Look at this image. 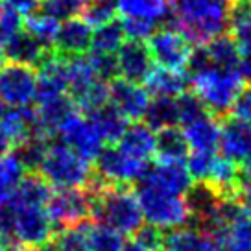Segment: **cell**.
<instances>
[{"instance_id": "6da1fadb", "label": "cell", "mask_w": 251, "mask_h": 251, "mask_svg": "<svg viewBox=\"0 0 251 251\" xmlns=\"http://www.w3.org/2000/svg\"><path fill=\"white\" fill-rule=\"evenodd\" d=\"M235 0H176L168 23L190 43L207 45L226 33Z\"/></svg>"}, {"instance_id": "7a4b0ae2", "label": "cell", "mask_w": 251, "mask_h": 251, "mask_svg": "<svg viewBox=\"0 0 251 251\" xmlns=\"http://www.w3.org/2000/svg\"><path fill=\"white\" fill-rule=\"evenodd\" d=\"M91 220L109 226L120 235H133L144 224L137 194L127 185H103L98 188Z\"/></svg>"}, {"instance_id": "3957f363", "label": "cell", "mask_w": 251, "mask_h": 251, "mask_svg": "<svg viewBox=\"0 0 251 251\" xmlns=\"http://www.w3.org/2000/svg\"><path fill=\"white\" fill-rule=\"evenodd\" d=\"M190 85L205 109L224 118L229 115L236 94L244 87V78L238 69H220L211 65L190 74Z\"/></svg>"}, {"instance_id": "277c9868", "label": "cell", "mask_w": 251, "mask_h": 251, "mask_svg": "<svg viewBox=\"0 0 251 251\" xmlns=\"http://www.w3.org/2000/svg\"><path fill=\"white\" fill-rule=\"evenodd\" d=\"M37 172L43 176L50 187L54 188H72L85 187L93 179V165L65 146L61 141L52 139L47 150V155L39 165Z\"/></svg>"}, {"instance_id": "5b68a950", "label": "cell", "mask_w": 251, "mask_h": 251, "mask_svg": "<svg viewBox=\"0 0 251 251\" xmlns=\"http://www.w3.org/2000/svg\"><path fill=\"white\" fill-rule=\"evenodd\" d=\"M135 194H137L144 220L163 231L165 229H179L187 226V222L190 220L183 196L166 192L163 188L148 183L146 179L139 181Z\"/></svg>"}, {"instance_id": "8992f818", "label": "cell", "mask_w": 251, "mask_h": 251, "mask_svg": "<svg viewBox=\"0 0 251 251\" xmlns=\"http://www.w3.org/2000/svg\"><path fill=\"white\" fill-rule=\"evenodd\" d=\"M96 190L91 185L72 188H55L45 209L54 226V231L74 227L91 220Z\"/></svg>"}, {"instance_id": "52a82bcc", "label": "cell", "mask_w": 251, "mask_h": 251, "mask_svg": "<svg viewBox=\"0 0 251 251\" xmlns=\"http://www.w3.org/2000/svg\"><path fill=\"white\" fill-rule=\"evenodd\" d=\"M93 163L94 176L107 185H129L135 181H141L150 168L148 161L126 153L118 144L102 148Z\"/></svg>"}, {"instance_id": "ba28073f", "label": "cell", "mask_w": 251, "mask_h": 251, "mask_svg": "<svg viewBox=\"0 0 251 251\" xmlns=\"http://www.w3.org/2000/svg\"><path fill=\"white\" fill-rule=\"evenodd\" d=\"M37 74L33 67L4 61L0 65V102L8 107H24L35 100Z\"/></svg>"}, {"instance_id": "9c48e42d", "label": "cell", "mask_w": 251, "mask_h": 251, "mask_svg": "<svg viewBox=\"0 0 251 251\" xmlns=\"http://www.w3.org/2000/svg\"><path fill=\"white\" fill-rule=\"evenodd\" d=\"M54 233V226L48 218L45 207H15V244L23 248H45L52 240Z\"/></svg>"}, {"instance_id": "30bf717a", "label": "cell", "mask_w": 251, "mask_h": 251, "mask_svg": "<svg viewBox=\"0 0 251 251\" xmlns=\"http://www.w3.org/2000/svg\"><path fill=\"white\" fill-rule=\"evenodd\" d=\"M146 41L151 59L159 63V67L176 71H183L187 67L192 47L177 30L161 28L153 31Z\"/></svg>"}, {"instance_id": "8fae6325", "label": "cell", "mask_w": 251, "mask_h": 251, "mask_svg": "<svg viewBox=\"0 0 251 251\" xmlns=\"http://www.w3.org/2000/svg\"><path fill=\"white\" fill-rule=\"evenodd\" d=\"M55 137H59V141L65 146H69L72 151H76L79 157H83L89 163H93L105 144L98 133V129L91 122V118L79 117V115H74L57 131Z\"/></svg>"}, {"instance_id": "7c38bea8", "label": "cell", "mask_w": 251, "mask_h": 251, "mask_svg": "<svg viewBox=\"0 0 251 251\" xmlns=\"http://www.w3.org/2000/svg\"><path fill=\"white\" fill-rule=\"evenodd\" d=\"M109 103L124 115L127 122H139L148 109L150 94L139 83L115 78L109 81Z\"/></svg>"}, {"instance_id": "4fadbf2b", "label": "cell", "mask_w": 251, "mask_h": 251, "mask_svg": "<svg viewBox=\"0 0 251 251\" xmlns=\"http://www.w3.org/2000/svg\"><path fill=\"white\" fill-rule=\"evenodd\" d=\"M118 76L131 83H144L150 71L153 69V59L144 41L126 39L117 50Z\"/></svg>"}, {"instance_id": "5bb4252c", "label": "cell", "mask_w": 251, "mask_h": 251, "mask_svg": "<svg viewBox=\"0 0 251 251\" xmlns=\"http://www.w3.org/2000/svg\"><path fill=\"white\" fill-rule=\"evenodd\" d=\"M91 39H93V28L81 17H71L59 23L52 48L55 54L63 57L87 55L91 50Z\"/></svg>"}, {"instance_id": "9a60e30c", "label": "cell", "mask_w": 251, "mask_h": 251, "mask_svg": "<svg viewBox=\"0 0 251 251\" xmlns=\"http://www.w3.org/2000/svg\"><path fill=\"white\" fill-rule=\"evenodd\" d=\"M224 118L226 120L220 122L218 148L222 150V157L238 165L251 155V124L235 117Z\"/></svg>"}, {"instance_id": "2e32d148", "label": "cell", "mask_w": 251, "mask_h": 251, "mask_svg": "<svg viewBox=\"0 0 251 251\" xmlns=\"http://www.w3.org/2000/svg\"><path fill=\"white\" fill-rule=\"evenodd\" d=\"M52 52V48L45 47L43 43L30 35L28 31L21 30L15 33L11 39L2 47V55L6 61L21 63V65H28L37 69L39 63Z\"/></svg>"}, {"instance_id": "e0dca14e", "label": "cell", "mask_w": 251, "mask_h": 251, "mask_svg": "<svg viewBox=\"0 0 251 251\" xmlns=\"http://www.w3.org/2000/svg\"><path fill=\"white\" fill-rule=\"evenodd\" d=\"M142 179L177 196H183L192 185L185 163H174V161H157L153 166H150Z\"/></svg>"}, {"instance_id": "ac0fdd59", "label": "cell", "mask_w": 251, "mask_h": 251, "mask_svg": "<svg viewBox=\"0 0 251 251\" xmlns=\"http://www.w3.org/2000/svg\"><path fill=\"white\" fill-rule=\"evenodd\" d=\"M183 137L192 151H216L220 141V122L209 113L183 127Z\"/></svg>"}, {"instance_id": "d6986e66", "label": "cell", "mask_w": 251, "mask_h": 251, "mask_svg": "<svg viewBox=\"0 0 251 251\" xmlns=\"http://www.w3.org/2000/svg\"><path fill=\"white\" fill-rule=\"evenodd\" d=\"M115 4L122 17L142 19L155 26L168 23L172 15L170 0H115Z\"/></svg>"}, {"instance_id": "ffe728a7", "label": "cell", "mask_w": 251, "mask_h": 251, "mask_svg": "<svg viewBox=\"0 0 251 251\" xmlns=\"http://www.w3.org/2000/svg\"><path fill=\"white\" fill-rule=\"evenodd\" d=\"M144 89L148 94L153 96H179L185 93L190 85V78L185 71H176V69H165L157 67L151 69L148 78L144 79Z\"/></svg>"}, {"instance_id": "44dd1931", "label": "cell", "mask_w": 251, "mask_h": 251, "mask_svg": "<svg viewBox=\"0 0 251 251\" xmlns=\"http://www.w3.org/2000/svg\"><path fill=\"white\" fill-rule=\"evenodd\" d=\"M52 194V187L39 172H26L9 201L15 207H45Z\"/></svg>"}, {"instance_id": "7402d4cb", "label": "cell", "mask_w": 251, "mask_h": 251, "mask_svg": "<svg viewBox=\"0 0 251 251\" xmlns=\"http://www.w3.org/2000/svg\"><path fill=\"white\" fill-rule=\"evenodd\" d=\"M161 251H224L216 238L200 233L198 229H172L165 235Z\"/></svg>"}, {"instance_id": "603a6c76", "label": "cell", "mask_w": 251, "mask_h": 251, "mask_svg": "<svg viewBox=\"0 0 251 251\" xmlns=\"http://www.w3.org/2000/svg\"><path fill=\"white\" fill-rule=\"evenodd\" d=\"M126 153L142 159V161H150L155 155V131L150 129L146 124H129L126 127L124 135L120 137L117 142Z\"/></svg>"}, {"instance_id": "cb8c5ba5", "label": "cell", "mask_w": 251, "mask_h": 251, "mask_svg": "<svg viewBox=\"0 0 251 251\" xmlns=\"http://www.w3.org/2000/svg\"><path fill=\"white\" fill-rule=\"evenodd\" d=\"M216 240L224 251H251V212L242 207Z\"/></svg>"}, {"instance_id": "d4e9b609", "label": "cell", "mask_w": 251, "mask_h": 251, "mask_svg": "<svg viewBox=\"0 0 251 251\" xmlns=\"http://www.w3.org/2000/svg\"><path fill=\"white\" fill-rule=\"evenodd\" d=\"M87 117L91 118V122L98 129L103 142H111V144H117L120 141V137L124 135L126 127L129 126L124 115L118 109H115L111 103H105L100 109L89 113Z\"/></svg>"}, {"instance_id": "484cf974", "label": "cell", "mask_w": 251, "mask_h": 251, "mask_svg": "<svg viewBox=\"0 0 251 251\" xmlns=\"http://www.w3.org/2000/svg\"><path fill=\"white\" fill-rule=\"evenodd\" d=\"M144 120H146V126L153 131L179 126L176 98L174 96H155L153 100H150L148 109L144 113Z\"/></svg>"}, {"instance_id": "4316f807", "label": "cell", "mask_w": 251, "mask_h": 251, "mask_svg": "<svg viewBox=\"0 0 251 251\" xmlns=\"http://www.w3.org/2000/svg\"><path fill=\"white\" fill-rule=\"evenodd\" d=\"M155 153L159 161L185 163V159L188 155V146L185 137H183V131L177 129V126L157 131Z\"/></svg>"}, {"instance_id": "83f0119b", "label": "cell", "mask_w": 251, "mask_h": 251, "mask_svg": "<svg viewBox=\"0 0 251 251\" xmlns=\"http://www.w3.org/2000/svg\"><path fill=\"white\" fill-rule=\"evenodd\" d=\"M207 54L211 59V65L220 69H238V59H240V50L236 41L231 35L222 33L218 37L209 41L207 45Z\"/></svg>"}, {"instance_id": "f1b7e54d", "label": "cell", "mask_w": 251, "mask_h": 251, "mask_svg": "<svg viewBox=\"0 0 251 251\" xmlns=\"http://www.w3.org/2000/svg\"><path fill=\"white\" fill-rule=\"evenodd\" d=\"M127 39L122 28V23L113 19L109 23L93 28V39H91V50L93 52H103V54H117V50L122 47V43Z\"/></svg>"}, {"instance_id": "f546056e", "label": "cell", "mask_w": 251, "mask_h": 251, "mask_svg": "<svg viewBox=\"0 0 251 251\" xmlns=\"http://www.w3.org/2000/svg\"><path fill=\"white\" fill-rule=\"evenodd\" d=\"M57 28H59V21L50 17L45 11H41V9L33 11L30 15H24L23 19V30L28 31L30 35H33L39 43H43L48 48H52V45H54Z\"/></svg>"}, {"instance_id": "4dcf8cb0", "label": "cell", "mask_w": 251, "mask_h": 251, "mask_svg": "<svg viewBox=\"0 0 251 251\" xmlns=\"http://www.w3.org/2000/svg\"><path fill=\"white\" fill-rule=\"evenodd\" d=\"M87 244L89 251H120L124 246V235H120L105 224L87 222Z\"/></svg>"}, {"instance_id": "1f68e13d", "label": "cell", "mask_w": 251, "mask_h": 251, "mask_svg": "<svg viewBox=\"0 0 251 251\" xmlns=\"http://www.w3.org/2000/svg\"><path fill=\"white\" fill-rule=\"evenodd\" d=\"M52 139H45V137H37V135H30L28 139H24L21 144L15 146V155L19 161L23 163L26 172H37L39 165L47 155V150L50 146Z\"/></svg>"}, {"instance_id": "d6a6232c", "label": "cell", "mask_w": 251, "mask_h": 251, "mask_svg": "<svg viewBox=\"0 0 251 251\" xmlns=\"http://www.w3.org/2000/svg\"><path fill=\"white\" fill-rule=\"evenodd\" d=\"M26 174V168L15 153L0 157V201L9 200Z\"/></svg>"}, {"instance_id": "836d02e7", "label": "cell", "mask_w": 251, "mask_h": 251, "mask_svg": "<svg viewBox=\"0 0 251 251\" xmlns=\"http://www.w3.org/2000/svg\"><path fill=\"white\" fill-rule=\"evenodd\" d=\"M48 251H89L87 244V222L74 227L55 231L52 240L47 244Z\"/></svg>"}, {"instance_id": "e575fe53", "label": "cell", "mask_w": 251, "mask_h": 251, "mask_svg": "<svg viewBox=\"0 0 251 251\" xmlns=\"http://www.w3.org/2000/svg\"><path fill=\"white\" fill-rule=\"evenodd\" d=\"M216 151H192L187 155V172L192 181L207 183L216 163Z\"/></svg>"}, {"instance_id": "d590c367", "label": "cell", "mask_w": 251, "mask_h": 251, "mask_svg": "<svg viewBox=\"0 0 251 251\" xmlns=\"http://www.w3.org/2000/svg\"><path fill=\"white\" fill-rule=\"evenodd\" d=\"M176 103H177V115H179V124L187 126L190 122H194L198 118H201L207 115L209 111L203 107V103L200 102L194 93H181L179 96H176Z\"/></svg>"}, {"instance_id": "8d00e7d4", "label": "cell", "mask_w": 251, "mask_h": 251, "mask_svg": "<svg viewBox=\"0 0 251 251\" xmlns=\"http://www.w3.org/2000/svg\"><path fill=\"white\" fill-rule=\"evenodd\" d=\"M78 17H81L91 28L102 26V24L115 19V4L98 2V0H87Z\"/></svg>"}, {"instance_id": "74e56055", "label": "cell", "mask_w": 251, "mask_h": 251, "mask_svg": "<svg viewBox=\"0 0 251 251\" xmlns=\"http://www.w3.org/2000/svg\"><path fill=\"white\" fill-rule=\"evenodd\" d=\"M85 2L87 0H41L39 9L57 21H65L71 17H78Z\"/></svg>"}, {"instance_id": "f35d334b", "label": "cell", "mask_w": 251, "mask_h": 251, "mask_svg": "<svg viewBox=\"0 0 251 251\" xmlns=\"http://www.w3.org/2000/svg\"><path fill=\"white\" fill-rule=\"evenodd\" d=\"M23 19L24 17L6 2L0 6V48L23 30Z\"/></svg>"}, {"instance_id": "ab89813d", "label": "cell", "mask_w": 251, "mask_h": 251, "mask_svg": "<svg viewBox=\"0 0 251 251\" xmlns=\"http://www.w3.org/2000/svg\"><path fill=\"white\" fill-rule=\"evenodd\" d=\"M87 59L93 67L96 78L102 81H111L118 76V65L117 55L115 54H103V52H91L87 55Z\"/></svg>"}, {"instance_id": "60d3db41", "label": "cell", "mask_w": 251, "mask_h": 251, "mask_svg": "<svg viewBox=\"0 0 251 251\" xmlns=\"http://www.w3.org/2000/svg\"><path fill=\"white\" fill-rule=\"evenodd\" d=\"M133 240L146 251H161L165 244V231L151 224H146V226L142 224L133 233Z\"/></svg>"}, {"instance_id": "b9f144b4", "label": "cell", "mask_w": 251, "mask_h": 251, "mask_svg": "<svg viewBox=\"0 0 251 251\" xmlns=\"http://www.w3.org/2000/svg\"><path fill=\"white\" fill-rule=\"evenodd\" d=\"M231 117L251 124V85H244L231 105Z\"/></svg>"}, {"instance_id": "7bdbcfd3", "label": "cell", "mask_w": 251, "mask_h": 251, "mask_svg": "<svg viewBox=\"0 0 251 251\" xmlns=\"http://www.w3.org/2000/svg\"><path fill=\"white\" fill-rule=\"evenodd\" d=\"M240 50V59H238V71L242 74L244 79L251 81V45L238 47Z\"/></svg>"}, {"instance_id": "ee69618b", "label": "cell", "mask_w": 251, "mask_h": 251, "mask_svg": "<svg viewBox=\"0 0 251 251\" xmlns=\"http://www.w3.org/2000/svg\"><path fill=\"white\" fill-rule=\"evenodd\" d=\"M13 9H17L21 15H30L33 11H37L41 6V0H6Z\"/></svg>"}, {"instance_id": "f6af8a7d", "label": "cell", "mask_w": 251, "mask_h": 251, "mask_svg": "<svg viewBox=\"0 0 251 251\" xmlns=\"http://www.w3.org/2000/svg\"><path fill=\"white\" fill-rule=\"evenodd\" d=\"M236 200L240 201V205H242L246 211L251 212V185H240Z\"/></svg>"}, {"instance_id": "bcb514c9", "label": "cell", "mask_w": 251, "mask_h": 251, "mask_svg": "<svg viewBox=\"0 0 251 251\" xmlns=\"http://www.w3.org/2000/svg\"><path fill=\"white\" fill-rule=\"evenodd\" d=\"M240 185H251V155L242 161V170H240Z\"/></svg>"}, {"instance_id": "7dc6e473", "label": "cell", "mask_w": 251, "mask_h": 251, "mask_svg": "<svg viewBox=\"0 0 251 251\" xmlns=\"http://www.w3.org/2000/svg\"><path fill=\"white\" fill-rule=\"evenodd\" d=\"M11 150H13V142L9 141V137L2 129H0V157L8 155L11 153Z\"/></svg>"}, {"instance_id": "c3c4849f", "label": "cell", "mask_w": 251, "mask_h": 251, "mask_svg": "<svg viewBox=\"0 0 251 251\" xmlns=\"http://www.w3.org/2000/svg\"><path fill=\"white\" fill-rule=\"evenodd\" d=\"M120 251H146V250H144L142 246H139L135 240H131V242H124V246H122Z\"/></svg>"}, {"instance_id": "681fc988", "label": "cell", "mask_w": 251, "mask_h": 251, "mask_svg": "<svg viewBox=\"0 0 251 251\" xmlns=\"http://www.w3.org/2000/svg\"><path fill=\"white\" fill-rule=\"evenodd\" d=\"M24 251H48V248L45 246V248H26Z\"/></svg>"}, {"instance_id": "f907efd6", "label": "cell", "mask_w": 251, "mask_h": 251, "mask_svg": "<svg viewBox=\"0 0 251 251\" xmlns=\"http://www.w3.org/2000/svg\"><path fill=\"white\" fill-rule=\"evenodd\" d=\"M98 2H107V4H115V0H98Z\"/></svg>"}]
</instances>
